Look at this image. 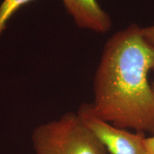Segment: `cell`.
Wrapping results in <instances>:
<instances>
[{"label": "cell", "mask_w": 154, "mask_h": 154, "mask_svg": "<svg viewBox=\"0 0 154 154\" xmlns=\"http://www.w3.org/2000/svg\"><path fill=\"white\" fill-rule=\"evenodd\" d=\"M154 44L131 24L106 43L94 80L90 107L101 120L123 129L154 134Z\"/></svg>", "instance_id": "cell-1"}, {"label": "cell", "mask_w": 154, "mask_h": 154, "mask_svg": "<svg viewBox=\"0 0 154 154\" xmlns=\"http://www.w3.org/2000/svg\"><path fill=\"white\" fill-rule=\"evenodd\" d=\"M32 143L35 154H107L99 138L74 112L36 126Z\"/></svg>", "instance_id": "cell-2"}, {"label": "cell", "mask_w": 154, "mask_h": 154, "mask_svg": "<svg viewBox=\"0 0 154 154\" xmlns=\"http://www.w3.org/2000/svg\"><path fill=\"white\" fill-rule=\"evenodd\" d=\"M111 154H147L144 133H132L101 120L92 112L90 103H83L77 111Z\"/></svg>", "instance_id": "cell-3"}, {"label": "cell", "mask_w": 154, "mask_h": 154, "mask_svg": "<svg viewBox=\"0 0 154 154\" xmlns=\"http://www.w3.org/2000/svg\"><path fill=\"white\" fill-rule=\"evenodd\" d=\"M67 12L79 28L105 34L111 28L109 15L96 0H62Z\"/></svg>", "instance_id": "cell-4"}, {"label": "cell", "mask_w": 154, "mask_h": 154, "mask_svg": "<svg viewBox=\"0 0 154 154\" xmlns=\"http://www.w3.org/2000/svg\"><path fill=\"white\" fill-rule=\"evenodd\" d=\"M34 0H4L0 5V37L7 23L19 9Z\"/></svg>", "instance_id": "cell-5"}, {"label": "cell", "mask_w": 154, "mask_h": 154, "mask_svg": "<svg viewBox=\"0 0 154 154\" xmlns=\"http://www.w3.org/2000/svg\"><path fill=\"white\" fill-rule=\"evenodd\" d=\"M141 33L148 41L154 44V24L141 27ZM151 86L154 91V82L151 84Z\"/></svg>", "instance_id": "cell-6"}, {"label": "cell", "mask_w": 154, "mask_h": 154, "mask_svg": "<svg viewBox=\"0 0 154 154\" xmlns=\"http://www.w3.org/2000/svg\"><path fill=\"white\" fill-rule=\"evenodd\" d=\"M145 146L147 154H154V134L150 137H146Z\"/></svg>", "instance_id": "cell-7"}]
</instances>
